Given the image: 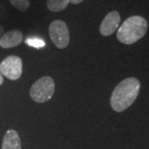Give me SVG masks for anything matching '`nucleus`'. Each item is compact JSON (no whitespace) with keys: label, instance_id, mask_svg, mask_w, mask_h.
Segmentation results:
<instances>
[{"label":"nucleus","instance_id":"f257e3e1","mask_svg":"<svg viewBox=\"0 0 149 149\" xmlns=\"http://www.w3.org/2000/svg\"><path fill=\"white\" fill-rule=\"evenodd\" d=\"M140 81L134 77L127 78L114 88L110 99L112 109L115 112L124 111L137 99L140 91Z\"/></svg>","mask_w":149,"mask_h":149},{"label":"nucleus","instance_id":"6e6552de","mask_svg":"<svg viewBox=\"0 0 149 149\" xmlns=\"http://www.w3.org/2000/svg\"><path fill=\"white\" fill-rule=\"evenodd\" d=\"M21 140L17 131L8 130L3 139L2 149H21Z\"/></svg>","mask_w":149,"mask_h":149},{"label":"nucleus","instance_id":"ddd939ff","mask_svg":"<svg viewBox=\"0 0 149 149\" xmlns=\"http://www.w3.org/2000/svg\"><path fill=\"white\" fill-rule=\"evenodd\" d=\"M3 83V74L0 73V85Z\"/></svg>","mask_w":149,"mask_h":149},{"label":"nucleus","instance_id":"f03ea898","mask_svg":"<svg viewBox=\"0 0 149 149\" xmlns=\"http://www.w3.org/2000/svg\"><path fill=\"white\" fill-rule=\"evenodd\" d=\"M148 22L141 16H132L123 22L117 32L120 42L131 45L144 37L148 30Z\"/></svg>","mask_w":149,"mask_h":149},{"label":"nucleus","instance_id":"7ed1b4c3","mask_svg":"<svg viewBox=\"0 0 149 149\" xmlns=\"http://www.w3.org/2000/svg\"><path fill=\"white\" fill-rule=\"evenodd\" d=\"M55 92V83L50 76H43L37 80L30 90L32 100L37 103H45L52 99Z\"/></svg>","mask_w":149,"mask_h":149},{"label":"nucleus","instance_id":"20e7f679","mask_svg":"<svg viewBox=\"0 0 149 149\" xmlns=\"http://www.w3.org/2000/svg\"><path fill=\"white\" fill-rule=\"evenodd\" d=\"M49 35L57 48L64 49L70 42L69 29L65 22L61 20H55L49 26Z\"/></svg>","mask_w":149,"mask_h":149},{"label":"nucleus","instance_id":"39448f33","mask_svg":"<svg viewBox=\"0 0 149 149\" xmlns=\"http://www.w3.org/2000/svg\"><path fill=\"white\" fill-rule=\"evenodd\" d=\"M0 73L11 80H16L22 74V61L17 56H8L0 63Z\"/></svg>","mask_w":149,"mask_h":149},{"label":"nucleus","instance_id":"423d86ee","mask_svg":"<svg viewBox=\"0 0 149 149\" xmlns=\"http://www.w3.org/2000/svg\"><path fill=\"white\" fill-rule=\"evenodd\" d=\"M120 15L117 11H112L107 14L102 21L100 32L102 36L108 37L113 34L118 29L120 23Z\"/></svg>","mask_w":149,"mask_h":149},{"label":"nucleus","instance_id":"1a4fd4ad","mask_svg":"<svg viewBox=\"0 0 149 149\" xmlns=\"http://www.w3.org/2000/svg\"><path fill=\"white\" fill-rule=\"evenodd\" d=\"M70 3V0H47V8L52 12L58 13L63 11Z\"/></svg>","mask_w":149,"mask_h":149},{"label":"nucleus","instance_id":"9d476101","mask_svg":"<svg viewBox=\"0 0 149 149\" xmlns=\"http://www.w3.org/2000/svg\"><path fill=\"white\" fill-rule=\"evenodd\" d=\"M11 4L21 12L27 11L30 7L29 0H9Z\"/></svg>","mask_w":149,"mask_h":149},{"label":"nucleus","instance_id":"9b49d317","mask_svg":"<svg viewBox=\"0 0 149 149\" xmlns=\"http://www.w3.org/2000/svg\"><path fill=\"white\" fill-rule=\"evenodd\" d=\"M25 42L28 46L36 48H42L45 46V42L44 41H42V39H39V38H35V37L27 38V39H26Z\"/></svg>","mask_w":149,"mask_h":149},{"label":"nucleus","instance_id":"4468645a","mask_svg":"<svg viewBox=\"0 0 149 149\" xmlns=\"http://www.w3.org/2000/svg\"><path fill=\"white\" fill-rule=\"evenodd\" d=\"M3 27L0 26V36L2 35V33H3Z\"/></svg>","mask_w":149,"mask_h":149},{"label":"nucleus","instance_id":"0eeeda50","mask_svg":"<svg viewBox=\"0 0 149 149\" xmlns=\"http://www.w3.org/2000/svg\"><path fill=\"white\" fill-rule=\"evenodd\" d=\"M22 41L21 31L14 29L4 33L0 37V47L2 48H13L20 45Z\"/></svg>","mask_w":149,"mask_h":149},{"label":"nucleus","instance_id":"f8f14e48","mask_svg":"<svg viewBox=\"0 0 149 149\" xmlns=\"http://www.w3.org/2000/svg\"><path fill=\"white\" fill-rule=\"evenodd\" d=\"M83 1L84 0H70V3H71L72 4H79Z\"/></svg>","mask_w":149,"mask_h":149}]
</instances>
